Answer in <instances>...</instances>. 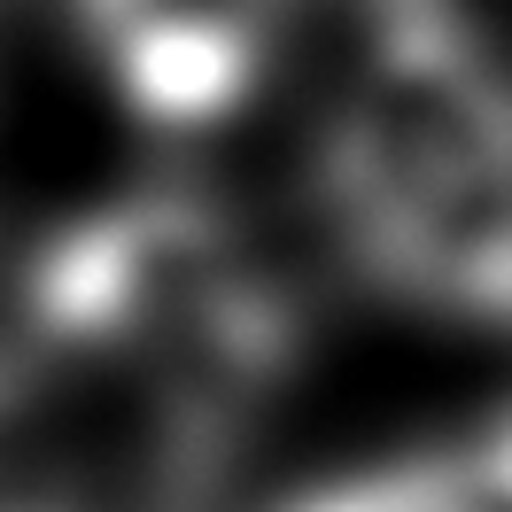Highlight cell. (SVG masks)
Listing matches in <instances>:
<instances>
[{
	"mask_svg": "<svg viewBox=\"0 0 512 512\" xmlns=\"http://www.w3.org/2000/svg\"><path fill=\"white\" fill-rule=\"evenodd\" d=\"M24 303L55 357L132 365L187 450H218L303 342L295 295L256 264L241 225L187 187L117 194L63 225Z\"/></svg>",
	"mask_w": 512,
	"mask_h": 512,
	"instance_id": "1",
	"label": "cell"
},
{
	"mask_svg": "<svg viewBox=\"0 0 512 512\" xmlns=\"http://www.w3.org/2000/svg\"><path fill=\"white\" fill-rule=\"evenodd\" d=\"M512 163V55L458 0L373 16V47L319 132L326 225Z\"/></svg>",
	"mask_w": 512,
	"mask_h": 512,
	"instance_id": "2",
	"label": "cell"
},
{
	"mask_svg": "<svg viewBox=\"0 0 512 512\" xmlns=\"http://www.w3.org/2000/svg\"><path fill=\"white\" fill-rule=\"evenodd\" d=\"M109 94L156 132H210L249 109L288 0H70Z\"/></svg>",
	"mask_w": 512,
	"mask_h": 512,
	"instance_id": "3",
	"label": "cell"
},
{
	"mask_svg": "<svg viewBox=\"0 0 512 512\" xmlns=\"http://www.w3.org/2000/svg\"><path fill=\"white\" fill-rule=\"evenodd\" d=\"M357 280L396 303L512 334V163L334 225Z\"/></svg>",
	"mask_w": 512,
	"mask_h": 512,
	"instance_id": "4",
	"label": "cell"
},
{
	"mask_svg": "<svg viewBox=\"0 0 512 512\" xmlns=\"http://www.w3.org/2000/svg\"><path fill=\"white\" fill-rule=\"evenodd\" d=\"M280 512H497L481 497L466 450H412V458H381V466H357L334 474L319 489L288 497Z\"/></svg>",
	"mask_w": 512,
	"mask_h": 512,
	"instance_id": "5",
	"label": "cell"
},
{
	"mask_svg": "<svg viewBox=\"0 0 512 512\" xmlns=\"http://www.w3.org/2000/svg\"><path fill=\"white\" fill-rule=\"evenodd\" d=\"M0 512H78L63 489V458L32 419V388L0 365Z\"/></svg>",
	"mask_w": 512,
	"mask_h": 512,
	"instance_id": "6",
	"label": "cell"
},
{
	"mask_svg": "<svg viewBox=\"0 0 512 512\" xmlns=\"http://www.w3.org/2000/svg\"><path fill=\"white\" fill-rule=\"evenodd\" d=\"M458 450H466V466H474L481 497H489L497 512H512V404H505L497 419H481Z\"/></svg>",
	"mask_w": 512,
	"mask_h": 512,
	"instance_id": "7",
	"label": "cell"
},
{
	"mask_svg": "<svg viewBox=\"0 0 512 512\" xmlns=\"http://www.w3.org/2000/svg\"><path fill=\"white\" fill-rule=\"evenodd\" d=\"M388 8H419V0H373V16H388Z\"/></svg>",
	"mask_w": 512,
	"mask_h": 512,
	"instance_id": "8",
	"label": "cell"
}]
</instances>
